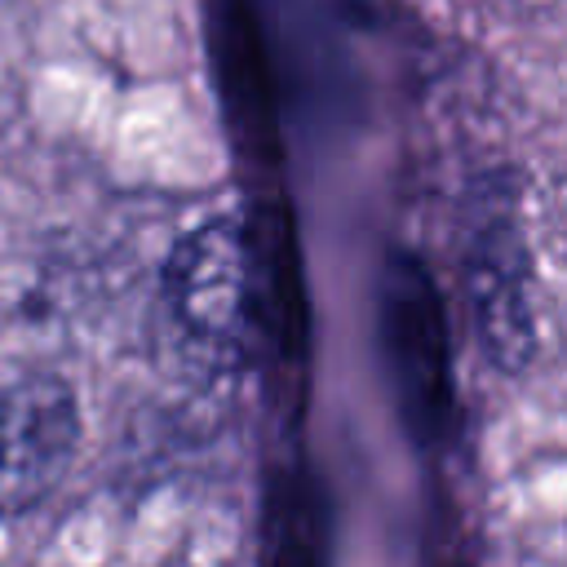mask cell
<instances>
[{"label": "cell", "mask_w": 567, "mask_h": 567, "mask_svg": "<svg viewBox=\"0 0 567 567\" xmlns=\"http://www.w3.org/2000/svg\"><path fill=\"white\" fill-rule=\"evenodd\" d=\"M80 412L62 377L44 368H0V514L35 505L71 465Z\"/></svg>", "instance_id": "obj_2"}, {"label": "cell", "mask_w": 567, "mask_h": 567, "mask_svg": "<svg viewBox=\"0 0 567 567\" xmlns=\"http://www.w3.org/2000/svg\"><path fill=\"white\" fill-rule=\"evenodd\" d=\"M168 301L186 337L221 363H239L261 337V284L248 226L217 217L190 230L168 261Z\"/></svg>", "instance_id": "obj_1"}]
</instances>
